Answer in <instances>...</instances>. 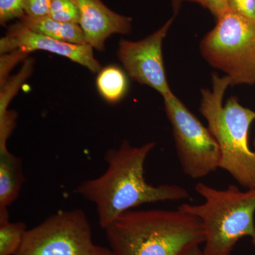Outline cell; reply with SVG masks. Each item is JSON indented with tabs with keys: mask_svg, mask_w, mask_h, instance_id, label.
<instances>
[{
	"mask_svg": "<svg viewBox=\"0 0 255 255\" xmlns=\"http://www.w3.org/2000/svg\"><path fill=\"white\" fill-rule=\"evenodd\" d=\"M195 190L204 204H184L177 209L201 220L206 236L203 255H231L241 238L254 236L255 189L242 191L231 184L221 190L199 182Z\"/></svg>",
	"mask_w": 255,
	"mask_h": 255,
	"instance_id": "cell-4",
	"label": "cell"
},
{
	"mask_svg": "<svg viewBox=\"0 0 255 255\" xmlns=\"http://www.w3.org/2000/svg\"><path fill=\"white\" fill-rule=\"evenodd\" d=\"M17 114L14 111H6L0 114V152L9 151L6 146L8 139L16 126Z\"/></svg>",
	"mask_w": 255,
	"mask_h": 255,
	"instance_id": "cell-17",
	"label": "cell"
},
{
	"mask_svg": "<svg viewBox=\"0 0 255 255\" xmlns=\"http://www.w3.org/2000/svg\"><path fill=\"white\" fill-rule=\"evenodd\" d=\"M155 142L132 146L124 140L118 148L105 153L108 164L105 173L82 182L75 192L95 204L99 225L105 230L126 211L148 203L184 200L189 198L185 188L175 184L152 186L144 177V164Z\"/></svg>",
	"mask_w": 255,
	"mask_h": 255,
	"instance_id": "cell-1",
	"label": "cell"
},
{
	"mask_svg": "<svg viewBox=\"0 0 255 255\" xmlns=\"http://www.w3.org/2000/svg\"><path fill=\"white\" fill-rule=\"evenodd\" d=\"M50 0H23V11L25 16L32 18L49 16Z\"/></svg>",
	"mask_w": 255,
	"mask_h": 255,
	"instance_id": "cell-19",
	"label": "cell"
},
{
	"mask_svg": "<svg viewBox=\"0 0 255 255\" xmlns=\"http://www.w3.org/2000/svg\"><path fill=\"white\" fill-rule=\"evenodd\" d=\"M24 181L21 159L9 151L0 152V209L14 202Z\"/></svg>",
	"mask_w": 255,
	"mask_h": 255,
	"instance_id": "cell-11",
	"label": "cell"
},
{
	"mask_svg": "<svg viewBox=\"0 0 255 255\" xmlns=\"http://www.w3.org/2000/svg\"><path fill=\"white\" fill-rule=\"evenodd\" d=\"M87 255H116L112 249L104 247L95 246Z\"/></svg>",
	"mask_w": 255,
	"mask_h": 255,
	"instance_id": "cell-22",
	"label": "cell"
},
{
	"mask_svg": "<svg viewBox=\"0 0 255 255\" xmlns=\"http://www.w3.org/2000/svg\"></svg>",
	"mask_w": 255,
	"mask_h": 255,
	"instance_id": "cell-26",
	"label": "cell"
},
{
	"mask_svg": "<svg viewBox=\"0 0 255 255\" xmlns=\"http://www.w3.org/2000/svg\"><path fill=\"white\" fill-rule=\"evenodd\" d=\"M18 21L31 31L58 41L77 45L87 44L85 35L79 24L60 22L50 16L32 18L25 15Z\"/></svg>",
	"mask_w": 255,
	"mask_h": 255,
	"instance_id": "cell-12",
	"label": "cell"
},
{
	"mask_svg": "<svg viewBox=\"0 0 255 255\" xmlns=\"http://www.w3.org/2000/svg\"><path fill=\"white\" fill-rule=\"evenodd\" d=\"M116 255H179L204 244L201 220L181 210H128L105 229Z\"/></svg>",
	"mask_w": 255,
	"mask_h": 255,
	"instance_id": "cell-2",
	"label": "cell"
},
{
	"mask_svg": "<svg viewBox=\"0 0 255 255\" xmlns=\"http://www.w3.org/2000/svg\"><path fill=\"white\" fill-rule=\"evenodd\" d=\"M26 231L23 222L11 223L7 209H0V255H16Z\"/></svg>",
	"mask_w": 255,
	"mask_h": 255,
	"instance_id": "cell-14",
	"label": "cell"
},
{
	"mask_svg": "<svg viewBox=\"0 0 255 255\" xmlns=\"http://www.w3.org/2000/svg\"><path fill=\"white\" fill-rule=\"evenodd\" d=\"M174 18H169L157 31L140 41L122 39L117 52L119 60L130 78L153 89L162 98L173 93L166 76L162 44Z\"/></svg>",
	"mask_w": 255,
	"mask_h": 255,
	"instance_id": "cell-8",
	"label": "cell"
},
{
	"mask_svg": "<svg viewBox=\"0 0 255 255\" xmlns=\"http://www.w3.org/2000/svg\"><path fill=\"white\" fill-rule=\"evenodd\" d=\"M14 50H21L28 54L35 50H45L68 58L93 74L100 73L102 69L100 62L95 58L94 48L90 45L58 41L31 31L18 21L10 25L6 34L0 40L1 55Z\"/></svg>",
	"mask_w": 255,
	"mask_h": 255,
	"instance_id": "cell-9",
	"label": "cell"
},
{
	"mask_svg": "<svg viewBox=\"0 0 255 255\" xmlns=\"http://www.w3.org/2000/svg\"><path fill=\"white\" fill-rule=\"evenodd\" d=\"M80 13V26L87 44L98 51L105 50L106 41L114 34L128 35L132 18L110 9L102 0H73Z\"/></svg>",
	"mask_w": 255,
	"mask_h": 255,
	"instance_id": "cell-10",
	"label": "cell"
},
{
	"mask_svg": "<svg viewBox=\"0 0 255 255\" xmlns=\"http://www.w3.org/2000/svg\"><path fill=\"white\" fill-rule=\"evenodd\" d=\"M231 11L255 20V0H228Z\"/></svg>",
	"mask_w": 255,
	"mask_h": 255,
	"instance_id": "cell-20",
	"label": "cell"
},
{
	"mask_svg": "<svg viewBox=\"0 0 255 255\" xmlns=\"http://www.w3.org/2000/svg\"><path fill=\"white\" fill-rule=\"evenodd\" d=\"M179 255H204L199 246L191 247Z\"/></svg>",
	"mask_w": 255,
	"mask_h": 255,
	"instance_id": "cell-23",
	"label": "cell"
},
{
	"mask_svg": "<svg viewBox=\"0 0 255 255\" xmlns=\"http://www.w3.org/2000/svg\"><path fill=\"white\" fill-rule=\"evenodd\" d=\"M95 246L81 209L62 211L27 230L16 255H87Z\"/></svg>",
	"mask_w": 255,
	"mask_h": 255,
	"instance_id": "cell-7",
	"label": "cell"
},
{
	"mask_svg": "<svg viewBox=\"0 0 255 255\" xmlns=\"http://www.w3.org/2000/svg\"><path fill=\"white\" fill-rule=\"evenodd\" d=\"M211 90H201V114L221 150L219 168L248 189H255V152L250 148L249 131L255 112L243 107L237 97L223 101L231 79L213 73Z\"/></svg>",
	"mask_w": 255,
	"mask_h": 255,
	"instance_id": "cell-3",
	"label": "cell"
},
{
	"mask_svg": "<svg viewBox=\"0 0 255 255\" xmlns=\"http://www.w3.org/2000/svg\"><path fill=\"white\" fill-rule=\"evenodd\" d=\"M184 0H172V10H173L174 17L179 12Z\"/></svg>",
	"mask_w": 255,
	"mask_h": 255,
	"instance_id": "cell-24",
	"label": "cell"
},
{
	"mask_svg": "<svg viewBox=\"0 0 255 255\" xmlns=\"http://www.w3.org/2000/svg\"><path fill=\"white\" fill-rule=\"evenodd\" d=\"M203 58L231 79V86L255 85V20L229 11L201 40Z\"/></svg>",
	"mask_w": 255,
	"mask_h": 255,
	"instance_id": "cell-5",
	"label": "cell"
},
{
	"mask_svg": "<svg viewBox=\"0 0 255 255\" xmlns=\"http://www.w3.org/2000/svg\"><path fill=\"white\" fill-rule=\"evenodd\" d=\"M96 82L101 97L109 103H118L128 91L127 75L122 69L114 65L102 68Z\"/></svg>",
	"mask_w": 255,
	"mask_h": 255,
	"instance_id": "cell-13",
	"label": "cell"
},
{
	"mask_svg": "<svg viewBox=\"0 0 255 255\" xmlns=\"http://www.w3.org/2000/svg\"><path fill=\"white\" fill-rule=\"evenodd\" d=\"M49 16L60 22L80 24V10L73 0H50Z\"/></svg>",
	"mask_w": 255,
	"mask_h": 255,
	"instance_id": "cell-15",
	"label": "cell"
},
{
	"mask_svg": "<svg viewBox=\"0 0 255 255\" xmlns=\"http://www.w3.org/2000/svg\"><path fill=\"white\" fill-rule=\"evenodd\" d=\"M28 53L21 50H14L1 54L0 58V86H3L7 81L9 72L21 60L27 57Z\"/></svg>",
	"mask_w": 255,
	"mask_h": 255,
	"instance_id": "cell-18",
	"label": "cell"
},
{
	"mask_svg": "<svg viewBox=\"0 0 255 255\" xmlns=\"http://www.w3.org/2000/svg\"><path fill=\"white\" fill-rule=\"evenodd\" d=\"M197 3L201 6L209 10L215 17L218 18L221 15L229 11L228 0H184Z\"/></svg>",
	"mask_w": 255,
	"mask_h": 255,
	"instance_id": "cell-21",
	"label": "cell"
},
{
	"mask_svg": "<svg viewBox=\"0 0 255 255\" xmlns=\"http://www.w3.org/2000/svg\"><path fill=\"white\" fill-rule=\"evenodd\" d=\"M163 100L184 173L192 179H200L215 172L219 168L221 150L209 129L174 93Z\"/></svg>",
	"mask_w": 255,
	"mask_h": 255,
	"instance_id": "cell-6",
	"label": "cell"
},
{
	"mask_svg": "<svg viewBox=\"0 0 255 255\" xmlns=\"http://www.w3.org/2000/svg\"><path fill=\"white\" fill-rule=\"evenodd\" d=\"M23 0H0V23L5 26L15 18L24 16L23 11Z\"/></svg>",
	"mask_w": 255,
	"mask_h": 255,
	"instance_id": "cell-16",
	"label": "cell"
},
{
	"mask_svg": "<svg viewBox=\"0 0 255 255\" xmlns=\"http://www.w3.org/2000/svg\"><path fill=\"white\" fill-rule=\"evenodd\" d=\"M252 240H253V244H254V246H255V233L254 236H253V237L252 238Z\"/></svg>",
	"mask_w": 255,
	"mask_h": 255,
	"instance_id": "cell-25",
	"label": "cell"
}]
</instances>
